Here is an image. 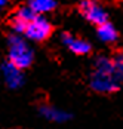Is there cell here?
<instances>
[{"label": "cell", "instance_id": "cell-5", "mask_svg": "<svg viewBox=\"0 0 123 129\" xmlns=\"http://www.w3.org/2000/svg\"><path fill=\"white\" fill-rule=\"evenodd\" d=\"M3 71V77H5V82L8 83L9 88L12 89H16L19 88L22 83H24V74H22V68L13 65L12 62H6L2 68Z\"/></svg>", "mask_w": 123, "mask_h": 129}, {"label": "cell", "instance_id": "cell-1", "mask_svg": "<svg viewBox=\"0 0 123 129\" xmlns=\"http://www.w3.org/2000/svg\"><path fill=\"white\" fill-rule=\"evenodd\" d=\"M120 83L122 82L116 74L113 59L107 56H98L90 73V88L99 93H111L119 90Z\"/></svg>", "mask_w": 123, "mask_h": 129}, {"label": "cell", "instance_id": "cell-3", "mask_svg": "<svg viewBox=\"0 0 123 129\" xmlns=\"http://www.w3.org/2000/svg\"><path fill=\"white\" fill-rule=\"evenodd\" d=\"M52 34V24L42 15L36 13L34 18L27 24L24 31L25 39L31 42H43Z\"/></svg>", "mask_w": 123, "mask_h": 129}, {"label": "cell", "instance_id": "cell-4", "mask_svg": "<svg viewBox=\"0 0 123 129\" xmlns=\"http://www.w3.org/2000/svg\"><path fill=\"white\" fill-rule=\"evenodd\" d=\"M80 12L90 24L101 25L107 22V12L94 0H83L80 3Z\"/></svg>", "mask_w": 123, "mask_h": 129}, {"label": "cell", "instance_id": "cell-9", "mask_svg": "<svg viewBox=\"0 0 123 129\" xmlns=\"http://www.w3.org/2000/svg\"><path fill=\"white\" fill-rule=\"evenodd\" d=\"M28 6L33 9V12L43 15L46 12H52L56 8V0H30Z\"/></svg>", "mask_w": 123, "mask_h": 129}, {"label": "cell", "instance_id": "cell-8", "mask_svg": "<svg viewBox=\"0 0 123 129\" xmlns=\"http://www.w3.org/2000/svg\"><path fill=\"white\" fill-rule=\"evenodd\" d=\"M40 114L50 122H67L70 119V114L64 110H59L53 105H42L40 107Z\"/></svg>", "mask_w": 123, "mask_h": 129}, {"label": "cell", "instance_id": "cell-12", "mask_svg": "<svg viewBox=\"0 0 123 129\" xmlns=\"http://www.w3.org/2000/svg\"><path fill=\"white\" fill-rule=\"evenodd\" d=\"M6 3H8V0H0V8H3Z\"/></svg>", "mask_w": 123, "mask_h": 129}, {"label": "cell", "instance_id": "cell-11", "mask_svg": "<svg viewBox=\"0 0 123 129\" xmlns=\"http://www.w3.org/2000/svg\"><path fill=\"white\" fill-rule=\"evenodd\" d=\"M113 64H114V70H116V74H117L119 80L123 82V52H119L117 55H114Z\"/></svg>", "mask_w": 123, "mask_h": 129}, {"label": "cell", "instance_id": "cell-2", "mask_svg": "<svg viewBox=\"0 0 123 129\" xmlns=\"http://www.w3.org/2000/svg\"><path fill=\"white\" fill-rule=\"evenodd\" d=\"M8 56H9V62L24 70L33 64L34 52L27 43V40L16 33L8 40Z\"/></svg>", "mask_w": 123, "mask_h": 129}, {"label": "cell", "instance_id": "cell-10", "mask_svg": "<svg viewBox=\"0 0 123 129\" xmlns=\"http://www.w3.org/2000/svg\"><path fill=\"white\" fill-rule=\"evenodd\" d=\"M97 33H98V39L101 42H104V43H113L117 39V31L108 21L98 25V31Z\"/></svg>", "mask_w": 123, "mask_h": 129}, {"label": "cell", "instance_id": "cell-6", "mask_svg": "<svg viewBox=\"0 0 123 129\" xmlns=\"http://www.w3.org/2000/svg\"><path fill=\"white\" fill-rule=\"evenodd\" d=\"M36 12H33V9L30 6H25V8H19L15 15L12 18V28L15 30V33L18 34H24L25 31V27L27 24L34 18Z\"/></svg>", "mask_w": 123, "mask_h": 129}, {"label": "cell", "instance_id": "cell-7", "mask_svg": "<svg viewBox=\"0 0 123 129\" xmlns=\"http://www.w3.org/2000/svg\"><path fill=\"white\" fill-rule=\"evenodd\" d=\"M62 43L68 48V51H71L76 55H86L92 49L89 42H86L83 39H79V37H74V36L68 34V33L62 34Z\"/></svg>", "mask_w": 123, "mask_h": 129}]
</instances>
